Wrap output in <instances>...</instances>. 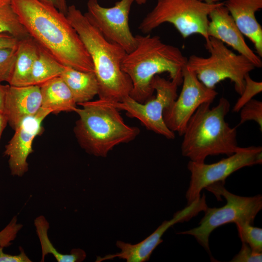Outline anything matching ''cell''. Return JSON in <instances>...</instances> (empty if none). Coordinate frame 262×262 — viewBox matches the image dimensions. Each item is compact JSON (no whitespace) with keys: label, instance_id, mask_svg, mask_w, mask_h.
<instances>
[{"label":"cell","instance_id":"obj_21","mask_svg":"<svg viewBox=\"0 0 262 262\" xmlns=\"http://www.w3.org/2000/svg\"><path fill=\"white\" fill-rule=\"evenodd\" d=\"M34 224L41 246V262L44 261L45 256L48 254H52L58 262H81L85 259L86 253L81 248L72 249L68 254H62L56 250L49 238V223L44 216L36 217Z\"/></svg>","mask_w":262,"mask_h":262},{"label":"cell","instance_id":"obj_9","mask_svg":"<svg viewBox=\"0 0 262 262\" xmlns=\"http://www.w3.org/2000/svg\"><path fill=\"white\" fill-rule=\"evenodd\" d=\"M180 84L178 81L156 75L151 81L155 96L143 103L129 96L121 102L112 104L119 110L125 111L129 117L138 119L148 130L168 139H174L175 133L166 125L163 112L178 97L177 89Z\"/></svg>","mask_w":262,"mask_h":262},{"label":"cell","instance_id":"obj_22","mask_svg":"<svg viewBox=\"0 0 262 262\" xmlns=\"http://www.w3.org/2000/svg\"><path fill=\"white\" fill-rule=\"evenodd\" d=\"M65 66L39 46L37 56L32 68L30 85L40 86L48 81L60 76Z\"/></svg>","mask_w":262,"mask_h":262},{"label":"cell","instance_id":"obj_27","mask_svg":"<svg viewBox=\"0 0 262 262\" xmlns=\"http://www.w3.org/2000/svg\"><path fill=\"white\" fill-rule=\"evenodd\" d=\"M239 125L247 121L253 120L259 125L261 131H262V102L260 100L252 99L246 103L239 111Z\"/></svg>","mask_w":262,"mask_h":262},{"label":"cell","instance_id":"obj_17","mask_svg":"<svg viewBox=\"0 0 262 262\" xmlns=\"http://www.w3.org/2000/svg\"><path fill=\"white\" fill-rule=\"evenodd\" d=\"M227 8L242 33L253 43L258 55L262 57V28L255 16L262 8V0H226Z\"/></svg>","mask_w":262,"mask_h":262},{"label":"cell","instance_id":"obj_34","mask_svg":"<svg viewBox=\"0 0 262 262\" xmlns=\"http://www.w3.org/2000/svg\"><path fill=\"white\" fill-rule=\"evenodd\" d=\"M8 123V118L4 113L0 112V139Z\"/></svg>","mask_w":262,"mask_h":262},{"label":"cell","instance_id":"obj_33","mask_svg":"<svg viewBox=\"0 0 262 262\" xmlns=\"http://www.w3.org/2000/svg\"><path fill=\"white\" fill-rule=\"evenodd\" d=\"M8 85L0 83V112L4 113L5 99Z\"/></svg>","mask_w":262,"mask_h":262},{"label":"cell","instance_id":"obj_18","mask_svg":"<svg viewBox=\"0 0 262 262\" xmlns=\"http://www.w3.org/2000/svg\"><path fill=\"white\" fill-rule=\"evenodd\" d=\"M39 86L42 108L50 109L54 114L74 112L77 103L61 76L52 79Z\"/></svg>","mask_w":262,"mask_h":262},{"label":"cell","instance_id":"obj_29","mask_svg":"<svg viewBox=\"0 0 262 262\" xmlns=\"http://www.w3.org/2000/svg\"><path fill=\"white\" fill-rule=\"evenodd\" d=\"M240 251L230 261L231 262H261L262 253L254 251L246 243L242 242Z\"/></svg>","mask_w":262,"mask_h":262},{"label":"cell","instance_id":"obj_25","mask_svg":"<svg viewBox=\"0 0 262 262\" xmlns=\"http://www.w3.org/2000/svg\"><path fill=\"white\" fill-rule=\"evenodd\" d=\"M16 47L0 49V83L3 82L8 83L11 78L16 58Z\"/></svg>","mask_w":262,"mask_h":262},{"label":"cell","instance_id":"obj_20","mask_svg":"<svg viewBox=\"0 0 262 262\" xmlns=\"http://www.w3.org/2000/svg\"><path fill=\"white\" fill-rule=\"evenodd\" d=\"M60 76L78 105L92 100L98 94V82L94 72H84L65 66Z\"/></svg>","mask_w":262,"mask_h":262},{"label":"cell","instance_id":"obj_30","mask_svg":"<svg viewBox=\"0 0 262 262\" xmlns=\"http://www.w3.org/2000/svg\"><path fill=\"white\" fill-rule=\"evenodd\" d=\"M3 248L0 247V262H31V260L25 254L23 249L20 247V253L16 255H12L5 253Z\"/></svg>","mask_w":262,"mask_h":262},{"label":"cell","instance_id":"obj_2","mask_svg":"<svg viewBox=\"0 0 262 262\" xmlns=\"http://www.w3.org/2000/svg\"><path fill=\"white\" fill-rule=\"evenodd\" d=\"M66 16L92 60L99 99L112 103L122 101L130 96L132 88L130 77L121 67L126 52L106 39L75 5L68 6Z\"/></svg>","mask_w":262,"mask_h":262},{"label":"cell","instance_id":"obj_14","mask_svg":"<svg viewBox=\"0 0 262 262\" xmlns=\"http://www.w3.org/2000/svg\"><path fill=\"white\" fill-rule=\"evenodd\" d=\"M195 215L194 208L186 206L184 209L175 213L170 220L164 221L149 236L136 244H131L117 241L116 246L121 251L115 254H108L104 257H97L96 262L118 258L126 260L127 262H144L148 261L156 247L163 242L162 237L164 232L173 225L188 221Z\"/></svg>","mask_w":262,"mask_h":262},{"label":"cell","instance_id":"obj_19","mask_svg":"<svg viewBox=\"0 0 262 262\" xmlns=\"http://www.w3.org/2000/svg\"><path fill=\"white\" fill-rule=\"evenodd\" d=\"M38 50L39 46L30 36L18 40L14 70L9 85H30L31 72Z\"/></svg>","mask_w":262,"mask_h":262},{"label":"cell","instance_id":"obj_10","mask_svg":"<svg viewBox=\"0 0 262 262\" xmlns=\"http://www.w3.org/2000/svg\"><path fill=\"white\" fill-rule=\"evenodd\" d=\"M262 163L261 146L240 147L237 151L227 158L211 164L190 160L187 164L191 175L185 195L187 205L200 197L204 188L217 182L225 184V180L234 172Z\"/></svg>","mask_w":262,"mask_h":262},{"label":"cell","instance_id":"obj_28","mask_svg":"<svg viewBox=\"0 0 262 262\" xmlns=\"http://www.w3.org/2000/svg\"><path fill=\"white\" fill-rule=\"evenodd\" d=\"M22 225L17 223V217L14 216L7 226L0 231V247H4L12 244Z\"/></svg>","mask_w":262,"mask_h":262},{"label":"cell","instance_id":"obj_16","mask_svg":"<svg viewBox=\"0 0 262 262\" xmlns=\"http://www.w3.org/2000/svg\"><path fill=\"white\" fill-rule=\"evenodd\" d=\"M41 102L39 86L9 85L4 103L8 123L15 130L25 118L37 113L41 108Z\"/></svg>","mask_w":262,"mask_h":262},{"label":"cell","instance_id":"obj_12","mask_svg":"<svg viewBox=\"0 0 262 262\" xmlns=\"http://www.w3.org/2000/svg\"><path fill=\"white\" fill-rule=\"evenodd\" d=\"M134 0H120L111 7L100 5L98 0H89L87 11L84 14L88 20L108 41L122 47L127 53L136 46V39L130 28L129 14Z\"/></svg>","mask_w":262,"mask_h":262},{"label":"cell","instance_id":"obj_3","mask_svg":"<svg viewBox=\"0 0 262 262\" xmlns=\"http://www.w3.org/2000/svg\"><path fill=\"white\" fill-rule=\"evenodd\" d=\"M135 37L136 46L126 53L121 67L131 81L130 96L143 103L153 97L151 81L155 75L167 72L170 80L181 84L182 71L188 58L179 48L164 43L159 36L148 34Z\"/></svg>","mask_w":262,"mask_h":262},{"label":"cell","instance_id":"obj_31","mask_svg":"<svg viewBox=\"0 0 262 262\" xmlns=\"http://www.w3.org/2000/svg\"><path fill=\"white\" fill-rule=\"evenodd\" d=\"M18 41V39L10 34H0V49L15 48L16 47Z\"/></svg>","mask_w":262,"mask_h":262},{"label":"cell","instance_id":"obj_7","mask_svg":"<svg viewBox=\"0 0 262 262\" xmlns=\"http://www.w3.org/2000/svg\"><path fill=\"white\" fill-rule=\"evenodd\" d=\"M210 53L208 57L191 55L187 67L194 71L198 80L209 88L225 79L234 84L236 92L241 95L245 85V76L256 67L247 58L236 54L221 41L213 37L205 44Z\"/></svg>","mask_w":262,"mask_h":262},{"label":"cell","instance_id":"obj_13","mask_svg":"<svg viewBox=\"0 0 262 262\" xmlns=\"http://www.w3.org/2000/svg\"><path fill=\"white\" fill-rule=\"evenodd\" d=\"M52 111L41 108L35 114L25 118L15 130V132L5 147L11 174L22 176L28 170L27 159L33 150V141L43 131L42 122Z\"/></svg>","mask_w":262,"mask_h":262},{"label":"cell","instance_id":"obj_11","mask_svg":"<svg viewBox=\"0 0 262 262\" xmlns=\"http://www.w3.org/2000/svg\"><path fill=\"white\" fill-rule=\"evenodd\" d=\"M182 87L177 98L163 112L167 127L182 136L190 118L204 103H212L218 93L208 87L186 65L182 71Z\"/></svg>","mask_w":262,"mask_h":262},{"label":"cell","instance_id":"obj_15","mask_svg":"<svg viewBox=\"0 0 262 262\" xmlns=\"http://www.w3.org/2000/svg\"><path fill=\"white\" fill-rule=\"evenodd\" d=\"M207 32L209 37H214L247 58L256 68L262 66L260 57L247 45L224 1L213 9L209 16Z\"/></svg>","mask_w":262,"mask_h":262},{"label":"cell","instance_id":"obj_23","mask_svg":"<svg viewBox=\"0 0 262 262\" xmlns=\"http://www.w3.org/2000/svg\"><path fill=\"white\" fill-rule=\"evenodd\" d=\"M10 34L20 40L30 36L14 11L11 0H0V34Z\"/></svg>","mask_w":262,"mask_h":262},{"label":"cell","instance_id":"obj_32","mask_svg":"<svg viewBox=\"0 0 262 262\" xmlns=\"http://www.w3.org/2000/svg\"><path fill=\"white\" fill-rule=\"evenodd\" d=\"M54 5L60 11L66 15L68 6L66 0H45Z\"/></svg>","mask_w":262,"mask_h":262},{"label":"cell","instance_id":"obj_4","mask_svg":"<svg viewBox=\"0 0 262 262\" xmlns=\"http://www.w3.org/2000/svg\"><path fill=\"white\" fill-rule=\"evenodd\" d=\"M211 104L204 103L197 108L182 135L181 154L190 161L204 163L209 156H229L240 148L236 128L225 120L230 107L229 101L222 97L216 106L211 107Z\"/></svg>","mask_w":262,"mask_h":262},{"label":"cell","instance_id":"obj_8","mask_svg":"<svg viewBox=\"0 0 262 262\" xmlns=\"http://www.w3.org/2000/svg\"><path fill=\"white\" fill-rule=\"evenodd\" d=\"M224 183L217 182L206 189L217 197L223 196L226 204L220 208H209L204 211L205 214L198 226L179 234L192 235L210 254L209 237L216 228L229 223H253L257 214L262 209V196H242L228 191Z\"/></svg>","mask_w":262,"mask_h":262},{"label":"cell","instance_id":"obj_5","mask_svg":"<svg viewBox=\"0 0 262 262\" xmlns=\"http://www.w3.org/2000/svg\"><path fill=\"white\" fill-rule=\"evenodd\" d=\"M74 132L80 147L89 154L106 157L115 146L128 143L140 129L127 125L112 102L98 99L79 104Z\"/></svg>","mask_w":262,"mask_h":262},{"label":"cell","instance_id":"obj_1","mask_svg":"<svg viewBox=\"0 0 262 262\" xmlns=\"http://www.w3.org/2000/svg\"><path fill=\"white\" fill-rule=\"evenodd\" d=\"M29 35L64 66L94 72L91 57L66 15L45 0H11Z\"/></svg>","mask_w":262,"mask_h":262},{"label":"cell","instance_id":"obj_6","mask_svg":"<svg viewBox=\"0 0 262 262\" xmlns=\"http://www.w3.org/2000/svg\"><path fill=\"white\" fill-rule=\"evenodd\" d=\"M222 2L220 0H158L138 29L147 33L164 23H169L183 38L198 34L207 43L209 40L207 32L209 15Z\"/></svg>","mask_w":262,"mask_h":262},{"label":"cell","instance_id":"obj_26","mask_svg":"<svg viewBox=\"0 0 262 262\" xmlns=\"http://www.w3.org/2000/svg\"><path fill=\"white\" fill-rule=\"evenodd\" d=\"M245 85L243 92L234 105L232 112L238 113L246 103L262 91V82L252 80L247 74L245 77Z\"/></svg>","mask_w":262,"mask_h":262},{"label":"cell","instance_id":"obj_24","mask_svg":"<svg viewBox=\"0 0 262 262\" xmlns=\"http://www.w3.org/2000/svg\"><path fill=\"white\" fill-rule=\"evenodd\" d=\"M241 242L247 244L255 252H262V229L247 222L235 223Z\"/></svg>","mask_w":262,"mask_h":262},{"label":"cell","instance_id":"obj_35","mask_svg":"<svg viewBox=\"0 0 262 262\" xmlns=\"http://www.w3.org/2000/svg\"><path fill=\"white\" fill-rule=\"evenodd\" d=\"M138 4L142 5L145 4L147 0H134Z\"/></svg>","mask_w":262,"mask_h":262}]
</instances>
